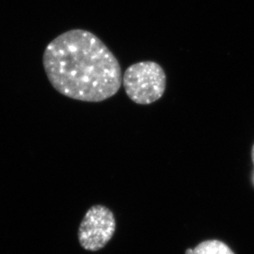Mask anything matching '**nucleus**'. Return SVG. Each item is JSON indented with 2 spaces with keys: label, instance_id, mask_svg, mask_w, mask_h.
<instances>
[{
  "label": "nucleus",
  "instance_id": "obj_1",
  "mask_svg": "<svg viewBox=\"0 0 254 254\" xmlns=\"http://www.w3.org/2000/svg\"><path fill=\"white\" fill-rule=\"evenodd\" d=\"M42 63L52 87L73 100L100 103L123 83L120 63L104 42L83 29L64 32L50 42Z\"/></svg>",
  "mask_w": 254,
  "mask_h": 254
},
{
  "label": "nucleus",
  "instance_id": "obj_2",
  "mask_svg": "<svg viewBox=\"0 0 254 254\" xmlns=\"http://www.w3.org/2000/svg\"><path fill=\"white\" fill-rule=\"evenodd\" d=\"M123 84L127 97L133 103L149 105L164 96L166 90V73L157 62H138L126 69Z\"/></svg>",
  "mask_w": 254,
  "mask_h": 254
},
{
  "label": "nucleus",
  "instance_id": "obj_3",
  "mask_svg": "<svg viewBox=\"0 0 254 254\" xmlns=\"http://www.w3.org/2000/svg\"><path fill=\"white\" fill-rule=\"evenodd\" d=\"M116 230L115 216L104 205H93L86 212L78 229L80 245L88 251L103 249Z\"/></svg>",
  "mask_w": 254,
  "mask_h": 254
},
{
  "label": "nucleus",
  "instance_id": "obj_4",
  "mask_svg": "<svg viewBox=\"0 0 254 254\" xmlns=\"http://www.w3.org/2000/svg\"><path fill=\"white\" fill-rule=\"evenodd\" d=\"M193 254H235L225 243L220 240H206L193 250Z\"/></svg>",
  "mask_w": 254,
  "mask_h": 254
},
{
  "label": "nucleus",
  "instance_id": "obj_5",
  "mask_svg": "<svg viewBox=\"0 0 254 254\" xmlns=\"http://www.w3.org/2000/svg\"><path fill=\"white\" fill-rule=\"evenodd\" d=\"M186 254H193V250L189 249V250H187Z\"/></svg>",
  "mask_w": 254,
  "mask_h": 254
},
{
  "label": "nucleus",
  "instance_id": "obj_6",
  "mask_svg": "<svg viewBox=\"0 0 254 254\" xmlns=\"http://www.w3.org/2000/svg\"><path fill=\"white\" fill-rule=\"evenodd\" d=\"M252 157H253V160H254V147H253Z\"/></svg>",
  "mask_w": 254,
  "mask_h": 254
}]
</instances>
